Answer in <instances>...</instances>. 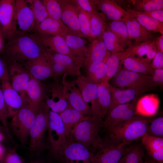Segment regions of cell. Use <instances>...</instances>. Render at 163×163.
I'll return each mask as SVG.
<instances>
[{
	"label": "cell",
	"instance_id": "cell-1",
	"mask_svg": "<svg viewBox=\"0 0 163 163\" xmlns=\"http://www.w3.org/2000/svg\"><path fill=\"white\" fill-rule=\"evenodd\" d=\"M46 50L34 34H28L9 40L5 47L7 58L10 62L21 64L44 55Z\"/></svg>",
	"mask_w": 163,
	"mask_h": 163
},
{
	"label": "cell",
	"instance_id": "cell-2",
	"mask_svg": "<svg viewBox=\"0 0 163 163\" xmlns=\"http://www.w3.org/2000/svg\"><path fill=\"white\" fill-rule=\"evenodd\" d=\"M151 119L145 116H135L119 126L107 129V143L127 145L142 137L146 132Z\"/></svg>",
	"mask_w": 163,
	"mask_h": 163
},
{
	"label": "cell",
	"instance_id": "cell-3",
	"mask_svg": "<svg viewBox=\"0 0 163 163\" xmlns=\"http://www.w3.org/2000/svg\"><path fill=\"white\" fill-rule=\"evenodd\" d=\"M40 104L29 103L11 117L9 130L11 129L23 146L24 145L28 139L30 130L35 121Z\"/></svg>",
	"mask_w": 163,
	"mask_h": 163
},
{
	"label": "cell",
	"instance_id": "cell-4",
	"mask_svg": "<svg viewBox=\"0 0 163 163\" xmlns=\"http://www.w3.org/2000/svg\"><path fill=\"white\" fill-rule=\"evenodd\" d=\"M50 109L46 103L40 105L34 123L30 132L29 149L34 154H40L46 146L45 137L49 125Z\"/></svg>",
	"mask_w": 163,
	"mask_h": 163
},
{
	"label": "cell",
	"instance_id": "cell-5",
	"mask_svg": "<svg viewBox=\"0 0 163 163\" xmlns=\"http://www.w3.org/2000/svg\"><path fill=\"white\" fill-rule=\"evenodd\" d=\"M45 55L51 66L56 80L64 74L77 77L81 75L80 69L83 67L84 59L73 58L57 53L47 49Z\"/></svg>",
	"mask_w": 163,
	"mask_h": 163
},
{
	"label": "cell",
	"instance_id": "cell-6",
	"mask_svg": "<svg viewBox=\"0 0 163 163\" xmlns=\"http://www.w3.org/2000/svg\"><path fill=\"white\" fill-rule=\"evenodd\" d=\"M102 122L95 117L87 116L76 125L72 135L78 142L83 145L92 143L95 146L101 148L104 143L99 135Z\"/></svg>",
	"mask_w": 163,
	"mask_h": 163
},
{
	"label": "cell",
	"instance_id": "cell-7",
	"mask_svg": "<svg viewBox=\"0 0 163 163\" xmlns=\"http://www.w3.org/2000/svg\"><path fill=\"white\" fill-rule=\"evenodd\" d=\"M110 80L111 85L120 88H146L151 90L156 87L152 76L131 71L122 66Z\"/></svg>",
	"mask_w": 163,
	"mask_h": 163
},
{
	"label": "cell",
	"instance_id": "cell-8",
	"mask_svg": "<svg viewBox=\"0 0 163 163\" xmlns=\"http://www.w3.org/2000/svg\"><path fill=\"white\" fill-rule=\"evenodd\" d=\"M139 98L118 105L108 111L102 125L107 129L114 127L129 121L137 115L136 105Z\"/></svg>",
	"mask_w": 163,
	"mask_h": 163
},
{
	"label": "cell",
	"instance_id": "cell-9",
	"mask_svg": "<svg viewBox=\"0 0 163 163\" xmlns=\"http://www.w3.org/2000/svg\"><path fill=\"white\" fill-rule=\"evenodd\" d=\"M59 80L45 86L43 100L51 111L58 113L70 106L67 99L63 85Z\"/></svg>",
	"mask_w": 163,
	"mask_h": 163
},
{
	"label": "cell",
	"instance_id": "cell-10",
	"mask_svg": "<svg viewBox=\"0 0 163 163\" xmlns=\"http://www.w3.org/2000/svg\"><path fill=\"white\" fill-rule=\"evenodd\" d=\"M49 120L47 141L51 150L57 152L66 142V136L64 124L59 114L50 110Z\"/></svg>",
	"mask_w": 163,
	"mask_h": 163
},
{
	"label": "cell",
	"instance_id": "cell-11",
	"mask_svg": "<svg viewBox=\"0 0 163 163\" xmlns=\"http://www.w3.org/2000/svg\"><path fill=\"white\" fill-rule=\"evenodd\" d=\"M15 0H0L1 35L9 40L19 36L14 19Z\"/></svg>",
	"mask_w": 163,
	"mask_h": 163
},
{
	"label": "cell",
	"instance_id": "cell-12",
	"mask_svg": "<svg viewBox=\"0 0 163 163\" xmlns=\"http://www.w3.org/2000/svg\"><path fill=\"white\" fill-rule=\"evenodd\" d=\"M8 78L12 87L24 100L29 103L26 91L30 79L29 74L23 65L15 62H10L8 67Z\"/></svg>",
	"mask_w": 163,
	"mask_h": 163
},
{
	"label": "cell",
	"instance_id": "cell-13",
	"mask_svg": "<svg viewBox=\"0 0 163 163\" xmlns=\"http://www.w3.org/2000/svg\"><path fill=\"white\" fill-rule=\"evenodd\" d=\"M14 19L19 36L34 31V15L25 0H15Z\"/></svg>",
	"mask_w": 163,
	"mask_h": 163
},
{
	"label": "cell",
	"instance_id": "cell-14",
	"mask_svg": "<svg viewBox=\"0 0 163 163\" xmlns=\"http://www.w3.org/2000/svg\"><path fill=\"white\" fill-rule=\"evenodd\" d=\"M61 150L58 157L65 163H93V156L85 145L79 142H72Z\"/></svg>",
	"mask_w": 163,
	"mask_h": 163
},
{
	"label": "cell",
	"instance_id": "cell-15",
	"mask_svg": "<svg viewBox=\"0 0 163 163\" xmlns=\"http://www.w3.org/2000/svg\"><path fill=\"white\" fill-rule=\"evenodd\" d=\"M61 9V21L69 33L83 38L79 27L76 6L72 0H58Z\"/></svg>",
	"mask_w": 163,
	"mask_h": 163
},
{
	"label": "cell",
	"instance_id": "cell-16",
	"mask_svg": "<svg viewBox=\"0 0 163 163\" xmlns=\"http://www.w3.org/2000/svg\"><path fill=\"white\" fill-rule=\"evenodd\" d=\"M67 76L66 74L62 76V83L69 104L73 108L80 112L85 116H92L91 109L84 101L78 86L74 81L66 80Z\"/></svg>",
	"mask_w": 163,
	"mask_h": 163
},
{
	"label": "cell",
	"instance_id": "cell-17",
	"mask_svg": "<svg viewBox=\"0 0 163 163\" xmlns=\"http://www.w3.org/2000/svg\"><path fill=\"white\" fill-rule=\"evenodd\" d=\"M22 64L31 78L40 81L49 78L56 80L53 70L45 53L42 56Z\"/></svg>",
	"mask_w": 163,
	"mask_h": 163
},
{
	"label": "cell",
	"instance_id": "cell-18",
	"mask_svg": "<svg viewBox=\"0 0 163 163\" xmlns=\"http://www.w3.org/2000/svg\"><path fill=\"white\" fill-rule=\"evenodd\" d=\"M126 145L104 143L100 152L93 156V163H117L125 154Z\"/></svg>",
	"mask_w": 163,
	"mask_h": 163
},
{
	"label": "cell",
	"instance_id": "cell-19",
	"mask_svg": "<svg viewBox=\"0 0 163 163\" xmlns=\"http://www.w3.org/2000/svg\"><path fill=\"white\" fill-rule=\"evenodd\" d=\"M1 87L10 117H11L18 111L28 104L12 87L8 78L2 81Z\"/></svg>",
	"mask_w": 163,
	"mask_h": 163
},
{
	"label": "cell",
	"instance_id": "cell-20",
	"mask_svg": "<svg viewBox=\"0 0 163 163\" xmlns=\"http://www.w3.org/2000/svg\"><path fill=\"white\" fill-rule=\"evenodd\" d=\"M74 81L79 89L84 101L90 107L92 116H94L96 110L98 85L90 82L85 76L82 75Z\"/></svg>",
	"mask_w": 163,
	"mask_h": 163
},
{
	"label": "cell",
	"instance_id": "cell-21",
	"mask_svg": "<svg viewBox=\"0 0 163 163\" xmlns=\"http://www.w3.org/2000/svg\"><path fill=\"white\" fill-rule=\"evenodd\" d=\"M150 90L146 88H119L112 85L111 100L108 111L118 105L139 98V96Z\"/></svg>",
	"mask_w": 163,
	"mask_h": 163
},
{
	"label": "cell",
	"instance_id": "cell-22",
	"mask_svg": "<svg viewBox=\"0 0 163 163\" xmlns=\"http://www.w3.org/2000/svg\"><path fill=\"white\" fill-rule=\"evenodd\" d=\"M158 51L155 39L132 44L123 51L127 58L130 56H135L150 63Z\"/></svg>",
	"mask_w": 163,
	"mask_h": 163
},
{
	"label": "cell",
	"instance_id": "cell-23",
	"mask_svg": "<svg viewBox=\"0 0 163 163\" xmlns=\"http://www.w3.org/2000/svg\"><path fill=\"white\" fill-rule=\"evenodd\" d=\"M111 87L109 82L98 85L96 110L94 117L101 121L109 110L111 100Z\"/></svg>",
	"mask_w": 163,
	"mask_h": 163
},
{
	"label": "cell",
	"instance_id": "cell-24",
	"mask_svg": "<svg viewBox=\"0 0 163 163\" xmlns=\"http://www.w3.org/2000/svg\"><path fill=\"white\" fill-rule=\"evenodd\" d=\"M36 37L46 49L55 52L66 55L73 58H78L71 52L64 37L61 36L34 34Z\"/></svg>",
	"mask_w": 163,
	"mask_h": 163
},
{
	"label": "cell",
	"instance_id": "cell-25",
	"mask_svg": "<svg viewBox=\"0 0 163 163\" xmlns=\"http://www.w3.org/2000/svg\"><path fill=\"white\" fill-rule=\"evenodd\" d=\"M97 10L112 21H124L129 16L126 11L113 0H96Z\"/></svg>",
	"mask_w": 163,
	"mask_h": 163
},
{
	"label": "cell",
	"instance_id": "cell-26",
	"mask_svg": "<svg viewBox=\"0 0 163 163\" xmlns=\"http://www.w3.org/2000/svg\"><path fill=\"white\" fill-rule=\"evenodd\" d=\"M141 142L149 159L155 163H163V138L146 133L141 137Z\"/></svg>",
	"mask_w": 163,
	"mask_h": 163
},
{
	"label": "cell",
	"instance_id": "cell-27",
	"mask_svg": "<svg viewBox=\"0 0 163 163\" xmlns=\"http://www.w3.org/2000/svg\"><path fill=\"white\" fill-rule=\"evenodd\" d=\"M86 56L84 59L83 66L92 62H105L111 54L107 50L102 37L91 41Z\"/></svg>",
	"mask_w": 163,
	"mask_h": 163
},
{
	"label": "cell",
	"instance_id": "cell-28",
	"mask_svg": "<svg viewBox=\"0 0 163 163\" xmlns=\"http://www.w3.org/2000/svg\"><path fill=\"white\" fill-rule=\"evenodd\" d=\"M124 22L127 27L131 45L132 41H133L134 43L144 42L155 39L154 36L151 32L129 16L126 18Z\"/></svg>",
	"mask_w": 163,
	"mask_h": 163
},
{
	"label": "cell",
	"instance_id": "cell-29",
	"mask_svg": "<svg viewBox=\"0 0 163 163\" xmlns=\"http://www.w3.org/2000/svg\"><path fill=\"white\" fill-rule=\"evenodd\" d=\"M40 35L65 37L69 33L62 22L48 17L42 21L34 32Z\"/></svg>",
	"mask_w": 163,
	"mask_h": 163
},
{
	"label": "cell",
	"instance_id": "cell-30",
	"mask_svg": "<svg viewBox=\"0 0 163 163\" xmlns=\"http://www.w3.org/2000/svg\"><path fill=\"white\" fill-rule=\"evenodd\" d=\"M125 10L132 18L150 32L160 33L163 35V23L155 20L141 12L125 7Z\"/></svg>",
	"mask_w": 163,
	"mask_h": 163
},
{
	"label": "cell",
	"instance_id": "cell-31",
	"mask_svg": "<svg viewBox=\"0 0 163 163\" xmlns=\"http://www.w3.org/2000/svg\"><path fill=\"white\" fill-rule=\"evenodd\" d=\"M159 104V99L157 95L152 94L144 96L137 101L136 114L145 117L152 116L157 112Z\"/></svg>",
	"mask_w": 163,
	"mask_h": 163
},
{
	"label": "cell",
	"instance_id": "cell-32",
	"mask_svg": "<svg viewBox=\"0 0 163 163\" xmlns=\"http://www.w3.org/2000/svg\"><path fill=\"white\" fill-rule=\"evenodd\" d=\"M85 76L90 82L96 84L107 82V68L102 62H92L84 66Z\"/></svg>",
	"mask_w": 163,
	"mask_h": 163
},
{
	"label": "cell",
	"instance_id": "cell-33",
	"mask_svg": "<svg viewBox=\"0 0 163 163\" xmlns=\"http://www.w3.org/2000/svg\"><path fill=\"white\" fill-rule=\"evenodd\" d=\"M64 124L66 137L70 136L76 125L86 117L82 113L71 106L59 113Z\"/></svg>",
	"mask_w": 163,
	"mask_h": 163
},
{
	"label": "cell",
	"instance_id": "cell-34",
	"mask_svg": "<svg viewBox=\"0 0 163 163\" xmlns=\"http://www.w3.org/2000/svg\"><path fill=\"white\" fill-rule=\"evenodd\" d=\"M90 27L88 39L91 42L100 37L107 27L106 17L97 10L90 14Z\"/></svg>",
	"mask_w": 163,
	"mask_h": 163
},
{
	"label": "cell",
	"instance_id": "cell-35",
	"mask_svg": "<svg viewBox=\"0 0 163 163\" xmlns=\"http://www.w3.org/2000/svg\"><path fill=\"white\" fill-rule=\"evenodd\" d=\"M122 67L131 71L151 76L154 71L150 63L133 56H130L125 59Z\"/></svg>",
	"mask_w": 163,
	"mask_h": 163
},
{
	"label": "cell",
	"instance_id": "cell-36",
	"mask_svg": "<svg viewBox=\"0 0 163 163\" xmlns=\"http://www.w3.org/2000/svg\"><path fill=\"white\" fill-rule=\"evenodd\" d=\"M26 93L29 103L39 104L43 101L45 86L40 81L30 77Z\"/></svg>",
	"mask_w": 163,
	"mask_h": 163
},
{
	"label": "cell",
	"instance_id": "cell-37",
	"mask_svg": "<svg viewBox=\"0 0 163 163\" xmlns=\"http://www.w3.org/2000/svg\"><path fill=\"white\" fill-rule=\"evenodd\" d=\"M72 55L75 57L84 59L88 51L86 42L82 37L68 33L64 37Z\"/></svg>",
	"mask_w": 163,
	"mask_h": 163
},
{
	"label": "cell",
	"instance_id": "cell-38",
	"mask_svg": "<svg viewBox=\"0 0 163 163\" xmlns=\"http://www.w3.org/2000/svg\"><path fill=\"white\" fill-rule=\"evenodd\" d=\"M107 27L115 35L124 49L127 46L131 45L127 27L124 22L111 21L107 24Z\"/></svg>",
	"mask_w": 163,
	"mask_h": 163
},
{
	"label": "cell",
	"instance_id": "cell-39",
	"mask_svg": "<svg viewBox=\"0 0 163 163\" xmlns=\"http://www.w3.org/2000/svg\"><path fill=\"white\" fill-rule=\"evenodd\" d=\"M126 58L123 51L110 54L105 62L107 82H109L122 67L123 62Z\"/></svg>",
	"mask_w": 163,
	"mask_h": 163
},
{
	"label": "cell",
	"instance_id": "cell-40",
	"mask_svg": "<svg viewBox=\"0 0 163 163\" xmlns=\"http://www.w3.org/2000/svg\"><path fill=\"white\" fill-rule=\"evenodd\" d=\"M132 5V9L143 12L163 9V0H130Z\"/></svg>",
	"mask_w": 163,
	"mask_h": 163
},
{
	"label": "cell",
	"instance_id": "cell-41",
	"mask_svg": "<svg viewBox=\"0 0 163 163\" xmlns=\"http://www.w3.org/2000/svg\"><path fill=\"white\" fill-rule=\"evenodd\" d=\"M31 9L34 19V29L35 30L39 24L44 19L48 17L46 9L40 0H25Z\"/></svg>",
	"mask_w": 163,
	"mask_h": 163
},
{
	"label": "cell",
	"instance_id": "cell-42",
	"mask_svg": "<svg viewBox=\"0 0 163 163\" xmlns=\"http://www.w3.org/2000/svg\"><path fill=\"white\" fill-rule=\"evenodd\" d=\"M102 37L107 50L111 54L123 52L125 50L121 46L115 35L107 27Z\"/></svg>",
	"mask_w": 163,
	"mask_h": 163
},
{
	"label": "cell",
	"instance_id": "cell-43",
	"mask_svg": "<svg viewBox=\"0 0 163 163\" xmlns=\"http://www.w3.org/2000/svg\"><path fill=\"white\" fill-rule=\"evenodd\" d=\"M41 1L48 13V17L62 22L61 8L58 0Z\"/></svg>",
	"mask_w": 163,
	"mask_h": 163
},
{
	"label": "cell",
	"instance_id": "cell-44",
	"mask_svg": "<svg viewBox=\"0 0 163 163\" xmlns=\"http://www.w3.org/2000/svg\"><path fill=\"white\" fill-rule=\"evenodd\" d=\"M10 117L9 113L5 103L3 92L0 85V121L8 137L13 142L14 139L9 129L8 119Z\"/></svg>",
	"mask_w": 163,
	"mask_h": 163
},
{
	"label": "cell",
	"instance_id": "cell-45",
	"mask_svg": "<svg viewBox=\"0 0 163 163\" xmlns=\"http://www.w3.org/2000/svg\"><path fill=\"white\" fill-rule=\"evenodd\" d=\"M76 5L81 32L84 37L88 39L90 27V14Z\"/></svg>",
	"mask_w": 163,
	"mask_h": 163
},
{
	"label": "cell",
	"instance_id": "cell-46",
	"mask_svg": "<svg viewBox=\"0 0 163 163\" xmlns=\"http://www.w3.org/2000/svg\"><path fill=\"white\" fill-rule=\"evenodd\" d=\"M146 133L152 136L163 138V117H158L151 120Z\"/></svg>",
	"mask_w": 163,
	"mask_h": 163
},
{
	"label": "cell",
	"instance_id": "cell-47",
	"mask_svg": "<svg viewBox=\"0 0 163 163\" xmlns=\"http://www.w3.org/2000/svg\"><path fill=\"white\" fill-rule=\"evenodd\" d=\"M77 6L90 14L97 10L96 0H73Z\"/></svg>",
	"mask_w": 163,
	"mask_h": 163
},
{
	"label": "cell",
	"instance_id": "cell-48",
	"mask_svg": "<svg viewBox=\"0 0 163 163\" xmlns=\"http://www.w3.org/2000/svg\"><path fill=\"white\" fill-rule=\"evenodd\" d=\"M4 163H23L19 155L14 149L5 153L2 160Z\"/></svg>",
	"mask_w": 163,
	"mask_h": 163
},
{
	"label": "cell",
	"instance_id": "cell-49",
	"mask_svg": "<svg viewBox=\"0 0 163 163\" xmlns=\"http://www.w3.org/2000/svg\"><path fill=\"white\" fill-rule=\"evenodd\" d=\"M150 63L154 70L163 69V53L158 51Z\"/></svg>",
	"mask_w": 163,
	"mask_h": 163
},
{
	"label": "cell",
	"instance_id": "cell-50",
	"mask_svg": "<svg viewBox=\"0 0 163 163\" xmlns=\"http://www.w3.org/2000/svg\"><path fill=\"white\" fill-rule=\"evenodd\" d=\"M125 155V163H144L143 156L138 153L131 152Z\"/></svg>",
	"mask_w": 163,
	"mask_h": 163
},
{
	"label": "cell",
	"instance_id": "cell-51",
	"mask_svg": "<svg viewBox=\"0 0 163 163\" xmlns=\"http://www.w3.org/2000/svg\"><path fill=\"white\" fill-rule=\"evenodd\" d=\"M152 78V82L156 87H162L163 85V69L154 70Z\"/></svg>",
	"mask_w": 163,
	"mask_h": 163
},
{
	"label": "cell",
	"instance_id": "cell-52",
	"mask_svg": "<svg viewBox=\"0 0 163 163\" xmlns=\"http://www.w3.org/2000/svg\"><path fill=\"white\" fill-rule=\"evenodd\" d=\"M142 13L155 20L163 23V9Z\"/></svg>",
	"mask_w": 163,
	"mask_h": 163
},
{
	"label": "cell",
	"instance_id": "cell-53",
	"mask_svg": "<svg viewBox=\"0 0 163 163\" xmlns=\"http://www.w3.org/2000/svg\"><path fill=\"white\" fill-rule=\"evenodd\" d=\"M8 78V67L0 59V85L3 80Z\"/></svg>",
	"mask_w": 163,
	"mask_h": 163
},
{
	"label": "cell",
	"instance_id": "cell-54",
	"mask_svg": "<svg viewBox=\"0 0 163 163\" xmlns=\"http://www.w3.org/2000/svg\"><path fill=\"white\" fill-rule=\"evenodd\" d=\"M155 43L158 51L163 53V35L157 37L155 39Z\"/></svg>",
	"mask_w": 163,
	"mask_h": 163
},
{
	"label": "cell",
	"instance_id": "cell-55",
	"mask_svg": "<svg viewBox=\"0 0 163 163\" xmlns=\"http://www.w3.org/2000/svg\"><path fill=\"white\" fill-rule=\"evenodd\" d=\"M35 154L36 156V158L32 159L29 163H45L43 160L38 157V154Z\"/></svg>",
	"mask_w": 163,
	"mask_h": 163
},
{
	"label": "cell",
	"instance_id": "cell-56",
	"mask_svg": "<svg viewBox=\"0 0 163 163\" xmlns=\"http://www.w3.org/2000/svg\"><path fill=\"white\" fill-rule=\"evenodd\" d=\"M3 147L0 144V161H2L5 154Z\"/></svg>",
	"mask_w": 163,
	"mask_h": 163
},
{
	"label": "cell",
	"instance_id": "cell-57",
	"mask_svg": "<svg viewBox=\"0 0 163 163\" xmlns=\"http://www.w3.org/2000/svg\"><path fill=\"white\" fill-rule=\"evenodd\" d=\"M125 155H124L121 159L117 163H125Z\"/></svg>",
	"mask_w": 163,
	"mask_h": 163
},
{
	"label": "cell",
	"instance_id": "cell-58",
	"mask_svg": "<svg viewBox=\"0 0 163 163\" xmlns=\"http://www.w3.org/2000/svg\"><path fill=\"white\" fill-rule=\"evenodd\" d=\"M4 136L2 132L0 131V142H2L4 139Z\"/></svg>",
	"mask_w": 163,
	"mask_h": 163
},
{
	"label": "cell",
	"instance_id": "cell-59",
	"mask_svg": "<svg viewBox=\"0 0 163 163\" xmlns=\"http://www.w3.org/2000/svg\"><path fill=\"white\" fill-rule=\"evenodd\" d=\"M145 162L146 163H155L149 159L147 160Z\"/></svg>",
	"mask_w": 163,
	"mask_h": 163
},
{
	"label": "cell",
	"instance_id": "cell-60",
	"mask_svg": "<svg viewBox=\"0 0 163 163\" xmlns=\"http://www.w3.org/2000/svg\"><path fill=\"white\" fill-rule=\"evenodd\" d=\"M1 26L0 23V35H1Z\"/></svg>",
	"mask_w": 163,
	"mask_h": 163
},
{
	"label": "cell",
	"instance_id": "cell-61",
	"mask_svg": "<svg viewBox=\"0 0 163 163\" xmlns=\"http://www.w3.org/2000/svg\"><path fill=\"white\" fill-rule=\"evenodd\" d=\"M1 47V39H0V48Z\"/></svg>",
	"mask_w": 163,
	"mask_h": 163
},
{
	"label": "cell",
	"instance_id": "cell-62",
	"mask_svg": "<svg viewBox=\"0 0 163 163\" xmlns=\"http://www.w3.org/2000/svg\"><path fill=\"white\" fill-rule=\"evenodd\" d=\"M0 163H4L2 161H0Z\"/></svg>",
	"mask_w": 163,
	"mask_h": 163
},
{
	"label": "cell",
	"instance_id": "cell-63",
	"mask_svg": "<svg viewBox=\"0 0 163 163\" xmlns=\"http://www.w3.org/2000/svg\"><path fill=\"white\" fill-rule=\"evenodd\" d=\"M144 163H146V162H144Z\"/></svg>",
	"mask_w": 163,
	"mask_h": 163
},
{
	"label": "cell",
	"instance_id": "cell-64",
	"mask_svg": "<svg viewBox=\"0 0 163 163\" xmlns=\"http://www.w3.org/2000/svg\"><path fill=\"white\" fill-rule=\"evenodd\" d=\"M0 131H1V130H0Z\"/></svg>",
	"mask_w": 163,
	"mask_h": 163
}]
</instances>
